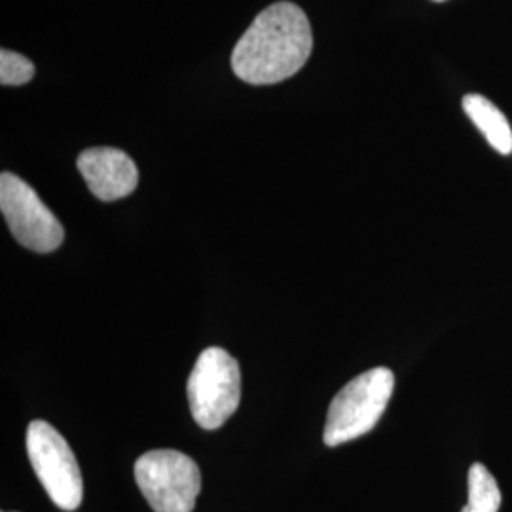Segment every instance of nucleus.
I'll list each match as a JSON object with an SVG mask.
<instances>
[{
    "label": "nucleus",
    "instance_id": "f257e3e1",
    "mask_svg": "<svg viewBox=\"0 0 512 512\" xmlns=\"http://www.w3.org/2000/svg\"><path fill=\"white\" fill-rule=\"evenodd\" d=\"M313 50L310 19L294 2L262 10L232 52V71L253 86L277 84L298 73Z\"/></svg>",
    "mask_w": 512,
    "mask_h": 512
},
{
    "label": "nucleus",
    "instance_id": "f03ea898",
    "mask_svg": "<svg viewBox=\"0 0 512 512\" xmlns=\"http://www.w3.org/2000/svg\"><path fill=\"white\" fill-rule=\"evenodd\" d=\"M393 387L395 376L385 366L353 378L330 403L323 433L325 444L334 448L370 433L384 416Z\"/></svg>",
    "mask_w": 512,
    "mask_h": 512
},
{
    "label": "nucleus",
    "instance_id": "7ed1b4c3",
    "mask_svg": "<svg viewBox=\"0 0 512 512\" xmlns=\"http://www.w3.org/2000/svg\"><path fill=\"white\" fill-rule=\"evenodd\" d=\"M241 399L238 361L222 348H207L188 378V404L194 421L215 431L232 418Z\"/></svg>",
    "mask_w": 512,
    "mask_h": 512
},
{
    "label": "nucleus",
    "instance_id": "20e7f679",
    "mask_svg": "<svg viewBox=\"0 0 512 512\" xmlns=\"http://www.w3.org/2000/svg\"><path fill=\"white\" fill-rule=\"evenodd\" d=\"M135 482L154 512H192L202 490L196 461L177 450H152L135 461Z\"/></svg>",
    "mask_w": 512,
    "mask_h": 512
},
{
    "label": "nucleus",
    "instance_id": "39448f33",
    "mask_svg": "<svg viewBox=\"0 0 512 512\" xmlns=\"http://www.w3.org/2000/svg\"><path fill=\"white\" fill-rule=\"evenodd\" d=\"M27 454L54 505L76 511L82 503L84 482L69 442L48 421H33L27 429Z\"/></svg>",
    "mask_w": 512,
    "mask_h": 512
},
{
    "label": "nucleus",
    "instance_id": "423d86ee",
    "mask_svg": "<svg viewBox=\"0 0 512 512\" xmlns=\"http://www.w3.org/2000/svg\"><path fill=\"white\" fill-rule=\"evenodd\" d=\"M0 211L12 236L35 253H52L65 239L61 222L38 198L37 192L8 171L0 175Z\"/></svg>",
    "mask_w": 512,
    "mask_h": 512
},
{
    "label": "nucleus",
    "instance_id": "0eeeda50",
    "mask_svg": "<svg viewBox=\"0 0 512 512\" xmlns=\"http://www.w3.org/2000/svg\"><path fill=\"white\" fill-rule=\"evenodd\" d=\"M78 169L101 202H116L129 196L139 183L137 165L118 148H88L78 156Z\"/></svg>",
    "mask_w": 512,
    "mask_h": 512
},
{
    "label": "nucleus",
    "instance_id": "6e6552de",
    "mask_svg": "<svg viewBox=\"0 0 512 512\" xmlns=\"http://www.w3.org/2000/svg\"><path fill=\"white\" fill-rule=\"evenodd\" d=\"M463 110L476 128L482 131L490 147L503 156L512 154V128L507 116L484 95L471 93L463 97Z\"/></svg>",
    "mask_w": 512,
    "mask_h": 512
},
{
    "label": "nucleus",
    "instance_id": "1a4fd4ad",
    "mask_svg": "<svg viewBox=\"0 0 512 512\" xmlns=\"http://www.w3.org/2000/svg\"><path fill=\"white\" fill-rule=\"evenodd\" d=\"M501 507V490L494 475L482 463L469 469V501L461 512H497Z\"/></svg>",
    "mask_w": 512,
    "mask_h": 512
},
{
    "label": "nucleus",
    "instance_id": "9d476101",
    "mask_svg": "<svg viewBox=\"0 0 512 512\" xmlns=\"http://www.w3.org/2000/svg\"><path fill=\"white\" fill-rule=\"evenodd\" d=\"M35 76V65L12 50L0 52V84L2 86H23Z\"/></svg>",
    "mask_w": 512,
    "mask_h": 512
},
{
    "label": "nucleus",
    "instance_id": "9b49d317",
    "mask_svg": "<svg viewBox=\"0 0 512 512\" xmlns=\"http://www.w3.org/2000/svg\"><path fill=\"white\" fill-rule=\"evenodd\" d=\"M437 2H442V0H437Z\"/></svg>",
    "mask_w": 512,
    "mask_h": 512
}]
</instances>
